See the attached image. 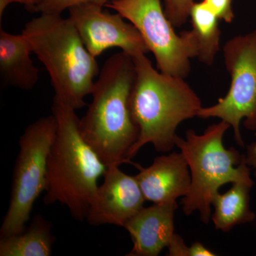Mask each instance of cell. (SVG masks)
Segmentation results:
<instances>
[{
    "mask_svg": "<svg viewBox=\"0 0 256 256\" xmlns=\"http://www.w3.org/2000/svg\"><path fill=\"white\" fill-rule=\"evenodd\" d=\"M136 76L131 56L121 52L109 57L94 84L86 114L79 120L82 137L107 166L134 163L128 154L140 134L130 109Z\"/></svg>",
    "mask_w": 256,
    "mask_h": 256,
    "instance_id": "1",
    "label": "cell"
},
{
    "mask_svg": "<svg viewBox=\"0 0 256 256\" xmlns=\"http://www.w3.org/2000/svg\"><path fill=\"white\" fill-rule=\"evenodd\" d=\"M132 58L136 76L130 109L140 134L128 154L131 161L149 143L160 152L171 150L178 124L197 117L202 108L200 98L184 78L156 70L146 54Z\"/></svg>",
    "mask_w": 256,
    "mask_h": 256,
    "instance_id": "2",
    "label": "cell"
},
{
    "mask_svg": "<svg viewBox=\"0 0 256 256\" xmlns=\"http://www.w3.org/2000/svg\"><path fill=\"white\" fill-rule=\"evenodd\" d=\"M57 120L54 140L47 160L45 204L58 202L78 222L86 220L89 207L108 166L82 137L76 110L54 98Z\"/></svg>",
    "mask_w": 256,
    "mask_h": 256,
    "instance_id": "3",
    "label": "cell"
},
{
    "mask_svg": "<svg viewBox=\"0 0 256 256\" xmlns=\"http://www.w3.org/2000/svg\"><path fill=\"white\" fill-rule=\"evenodd\" d=\"M22 34L50 74L54 97L76 110L85 107L100 70L70 18L42 13Z\"/></svg>",
    "mask_w": 256,
    "mask_h": 256,
    "instance_id": "4",
    "label": "cell"
},
{
    "mask_svg": "<svg viewBox=\"0 0 256 256\" xmlns=\"http://www.w3.org/2000/svg\"><path fill=\"white\" fill-rule=\"evenodd\" d=\"M230 127L220 120L207 128L203 134L188 130L185 139L178 136L175 138V146L186 160L192 178L190 192L182 200L184 213L188 216L198 210L202 222L206 224L212 216L214 198L223 185L254 184L246 156H240L234 148H224V136Z\"/></svg>",
    "mask_w": 256,
    "mask_h": 256,
    "instance_id": "5",
    "label": "cell"
},
{
    "mask_svg": "<svg viewBox=\"0 0 256 256\" xmlns=\"http://www.w3.org/2000/svg\"><path fill=\"white\" fill-rule=\"evenodd\" d=\"M56 130V118L52 114L30 124L20 137L11 198L0 228V237L22 232L35 202L46 191L47 160Z\"/></svg>",
    "mask_w": 256,
    "mask_h": 256,
    "instance_id": "6",
    "label": "cell"
},
{
    "mask_svg": "<svg viewBox=\"0 0 256 256\" xmlns=\"http://www.w3.org/2000/svg\"><path fill=\"white\" fill-rule=\"evenodd\" d=\"M132 24L156 58L158 70L185 78L191 72V58L198 55L193 32L176 34L161 0H116L106 5Z\"/></svg>",
    "mask_w": 256,
    "mask_h": 256,
    "instance_id": "7",
    "label": "cell"
},
{
    "mask_svg": "<svg viewBox=\"0 0 256 256\" xmlns=\"http://www.w3.org/2000/svg\"><path fill=\"white\" fill-rule=\"evenodd\" d=\"M230 86L225 97L210 107H202L197 117L217 118L234 128L238 146H244L240 124L256 130V30L229 40L223 48Z\"/></svg>",
    "mask_w": 256,
    "mask_h": 256,
    "instance_id": "8",
    "label": "cell"
},
{
    "mask_svg": "<svg viewBox=\"0 0 256 256\" xmlns=\"http://www.w3.org/2000/svg\"><path fill=\"white\" fill-rule=\"evenodd\" d=\"M99 5L84 3L69 8L70 21L94 56L109 48H119L132 57L150 52L136 26L124 21L122 15L110 14Z\"/></svg>",
    "mask_w": 256,
    "mask_h": 256,
    "instance_id": "9",
    "label": "cell"
},
{
    "mask_svg": "<svg viewBox=\"0 0 256 256\" xmlns=\"http://www.w3.org/2000/svg\"><path fill=\"white\" fill-rule=\"evenodd\" d=\"M119 166L111 165L106 170L88 212L90 226L124 227L144 207L146 200L136 176L126 174Z\"/></svg>",
    "mask_w": 256,
    "mask_h": 256,
    "instance_id": "10",
    "label": "cell"
},
{
    "mask_svg": "<svg viewBox=\"0 0 256 256\" xmlns=\"http://www.w3.org/2000/svg\"><path fill=\"white\" fill-rule=\"evenodd\" d=\"M138 170L137 180L146 201L153 204L176 202L190 192L192 178L182 153L172 152L158 156L152 164L143 168L133 163Z\"/></svg>",
    "mask_w": 256,
    "mask_h": 256,
    "instance_id": "11",
    "label": "cell"
},
{
    "mask_svg": "<svg viewBox=\"0 0 256 256\" xmlns=\"http://www.w3.org/2000/svg\"><path fill=\"white\" fill-rule=\"evenodd\" d=\"M176 202L153 204L143 207L128 220L124 228L133 244L128 256H158L168 248L174 235V210Z\"/></svg>",
    "mask_w": 256,
    "mask_h": 256,
    "instance_id": "12",
    "label": "cell"
},
{
    "mask_svg": "<svg viewBox=\"0 0 256 256\" xmlns=\"http://www.w3.org/2000/svg\"><path fill=\"white\" fill-rule=\"evenodd\" d=\"M31 47L21 34L0 30V79L4 86L32 90L38 82L40 70L30 55Z\"/></svg>",
    "mask_w": 256,
    "mask_h": 256,
    "instance_id": "13",
    "label": "cell"
},
{
    "mask_svg": "<svg viewBox=\"0 0 256 256\" xmlns=\"http://www.w3.org/2000/svg\"><path fill=\"white\" fill-rule=\"evenodd\" d=\"M52 228V222L35 215L21 233L0 237V256H50L56 240Z\"/></svg>",
    "mask_w": 256,
    "mask_h": 256,
    "instance_id": "14",
    "label": "cell"
},
{
    "mask_svg": "<svg viewBox=\"0 0 256 256\" xmlns=\"http://www.w3.org/2000/svg\"><path fill=\"white\" fill-rule=\"evenodd\" d=\"M252 186L247 183H234L228 192L217 194L212 202L214 207L212 220L216 229L228 232L236 226L255 220V213L250 210L249 194Z\"/></svg>",
    "mask_w": 256,
    "mask_h": 256,
    "instance_id": "15",
    "label": "cell"
},
{
    "mask_svg": "<svg viewBox=\"0 0 256 256\" xmlns=\"http://www.w3.org/2000/svg\"><path fill=\"white\" fill-rule=\"evenodd\" d=\"M190 18L198 46L197 58L202 63L212 65L220 48V20L203 1L194 2Z\"/></svg>",
    "mask_w": 256,
    "mask_h": 256,
    "instance_id": "16",
    "label": "cell"
},
{
    "mask_svg": "<svg viewBox=\"0 0 256 256\" xmlns=\"http://www.w3.org/2000/svg\"><path fill=\"white\" fill-rule=\"evenodd\" d=\"M165 14L175 28H180L190 18L194 0H163Z\"/></svg>",
    "mask_w": 256,
    "mask_h": 256,
    "instance_id": "17",
    "label": "cell"
},
{
    "mask_svg": "<svg viewBox=\"0 0 256 256\" xmlns=\"http://www.w3.org/2000/svg\"><path fill=\"white\" fill-rule=\"evenodd\" d=\"M116 0H42L37 8V12L62 14L64 10L75 5L90 3L104 6Z\"/></svg>",
    "mask_w": 256,
    "mask_h": 256,
    "instance_id": "18",
    "label": "cell"
},
{
    "mask_svg": "<svg viewBox=\"0 0 256 256\" xmlns=\"http://www.w3.org/2000/svg\"><path fill=\"white\" fill-rule=\"evenodd\" d=\"M220 20L227 23L233 22L234 14L232 0H202Z\"/></svg>",
    "mask_w": 256,
    "mask_h": 256,
    "instance_id": "19",
    "label": "cell"
},
{
    "mask_svg": "<svg viewBox=\"0 0 256 256\" xmlns=\"http://www.w3.org/2000/svg\"><path fill=\"white\" fill-rule=\"evenodd\" d=\"M170 256H190L188 247L184 242L183 239L178 234H174L168 246Z\"/></svg>",
    "mask_w": 256,
    "mask_h": 256,
    "instance_id": "20",
    "label": "cell"
},
{
    "mask_svg": "<svg viewBox=\"0 0 256 256\" xmlns=\"http://www.w3.org/2000/svg\"><path fill=\"white\" fill-rule=\"evenodd\" d=\"M190 256H214L216 255L200 242H195L188 247Z\"/></svg>",
    "mask_w": 256,
    "mask_h": 256,
    "instance_id": "21",
    "label": "cell"
},
{
    "mask_svg": "<svg viewBox=\"0 0 256 256\" xmlns=\"http://www.w3.org/2000/svg\"><path fill=\"white\" fill-rule=\"evenodd\" d=\"M246 160L248 165L254 170V174L256 176V142L252 143L247 146Z\"/></svg>",
    "mask_w": 256,
    "mask_h": 256,
    "instance_id": "22",
    "label": "cell"
},
{
    "mask_svg": "<svg viewBox=\"0 0 256 256\" xmlns=\"http://www.w3.org/2000/svg\"><path fill=\"white\" fill-rule=\"evenodd\" d=\"M14 2L23 4L30 12H37V8L42 0H14Z\"/></svg>",
    "mask_w": 256,
    "mask_h": 256,
    "instance_id": "23",
    "label": "cell"
},
{
    "mask_svg": "<svg viewBox=\"0 0 256 256\" xmlns=\"http://www.w3.org/2000/svg\"><path fill=\"white\" fill-rule=\"evenodd\" d=\"M14 0H0V18H2L5 10L12 3H14Z\"/></svg>",
    "mask_w": 256,
    "mask_h": 256,
    "instance_id": "24",
    "label": "cell"
}]
</instances>
